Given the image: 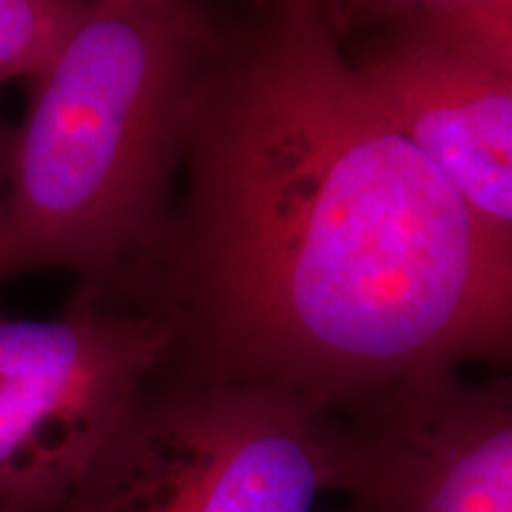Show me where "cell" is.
I'll use <instances>...</instances> for the list:
<instances>
[{
	"label": "cell",
	"mask_w": 512,
	"mask_h": 512,
	"mask_svg": "<svg viewBox=\"0 0 512 512\" xmlns=\"http://www.w3.org/2000/svg\"><path fill=\"white\" fill-rule=\"evenodd\" d=\"M183 200L124 287L200 380L330 413L512 358V233L479 216L373 98L332 12L273 5L221 34Z\"/></svg>",
	"instance_id": "1"
},
{
	"label": "cell",
	"mask_w": 512,
	"mask_h": 512,
	"mask_svg": "<svg viewBox=\"0 0 512 512\" xmlns=\"http://www.w3.org/2000/svg\"><path fill=\"white\" fill-rule=\"evenodd\" d=\"M221 34L202 3L91 0L27 81L0 204V283L62 268L114 292L155 256Z\"/></svg>",
	"instance_id": "2"
},
{
	"label": "cell",
	"mask_w": 512,
	"mask_h": 512,
	"mask_svg": "<svg viewBox=\"0 0 512 512\" xmlns=\"http://www.w3.org/2000/svg\"><path fill=\"white\" fill-rule=\"evenodd\" d=\"M342 479V425L299 396L155 382L62 512H316Z\"/></svg>",
	"instance_id": "3"
},
{
	"label": "cell",
	"mask_w": 512,
	"mask_h": 512,
	"mask_svg": "<svg viewBox=\"0 0 512 512\" xmlns=\"http://www.w3.org/2000/svg\"><path fill=\"white\" fill-rule=\"evenodd\" d=\"M174 356L162 313L86 285L57 318L0 316V505L62 512Z\"/></svg>",
	"instance_id": "4"
},
{
	"label": "cell",
	"mask_w": 512,
	"mask_h": 512,
	"mask_svg": "<svg viewBox=\"0 0 512 512\" xmlns=\"http://www.w3.org/2000/svg\"><path fill=\"white\" fill-rule=\"evenodd\" d=\"M351 512H512V377L441 373L394 389L342 427Z\"/></svg>",
	"instance_id": "5"
},
{
	"label": "cell",
	"mask_w": 512,
	"mask_h": 512,
	"mask_svg": "<svg viewBox=\"0 0 512 512\" xmlns=\"http://www.w3.org/2000/svg\"><path fill=\"white\" fill-rule=\"evenodd\" d=\"M351 62L453 190L512 233V81L406 27H394Z\"/></svg>",
	"instance_id": "6"
},
{
	"label": "cell",
	"mask_w": 512,
	"mask_h": 512,
	"mask_svg": "<svg viewBox=\"0 0 512 512\" xmlns=\"http://www.w3.org/2000/svg\"><path fill=\"white\" fill-rule=\"evenodd\" d=\"M380 10L394 27L420 31L512 81V0H418Z\"/></svg>",
	"instance_id": "7"
},
{
	"label": "cell",
	"mask_w": 512,
	"mask_h": 512,
	"mask_svg": "<svg viewBox=\"0 0 512 512\" xmlns=\"http://www.w3.org/2000/svg\"><path fill=\"white\" fill-rule=\"evenodd\" d=\"M88 5L91 0H0V88L41 74Z\"/></svg>",
	"instance_id": "8"
},
{
	"label": "cell",
	"mask_w": 512,
	"mask_h": 512,
	"mask_svg": "<svg viewBox=\"0 0 512 512\" xmlns=\"http://www.w3.org/2000/svg\"><path fill=\"white\" fill-rule=\"evenodd\" d=\"M12 138H15V128L5 126L3 121H0V204H3L5 185H8L10 155H12Z\"/></svg>",
	"instance_id": "9"
},
{
	"label": "cell",
	"mask_w": 512,
	"mask_h": 512,
	"mask_svg": "<svg viewBox=\"0 0 512 512\" xmlns=\"http://www.w3.org/2000/svg\"><path fill=\"white\" fill-rule=\"evenodd\" d=\"M0 512H19V510H12V508H5V505H0Z\"/></svg>",
	"instance_id": "10"
}]
</instances>
